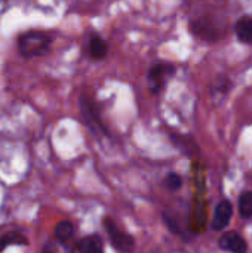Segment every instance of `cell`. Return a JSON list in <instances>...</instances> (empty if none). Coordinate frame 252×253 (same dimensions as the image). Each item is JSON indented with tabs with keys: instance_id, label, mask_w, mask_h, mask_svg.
<instances>
[{
	"instance_id": "9",
	"label": "cell",
	"mask_w": 252,
	"mask_h": 253,
	"mask_svg": "<svg viewBox=\"0 0 252 253\" xmlns=\"http://www.w3.org/2000/svg\"><path fill=\"white\" fill-rule=\"evenodd\" d=\"M89 55L92 59H104L108 53V43L98 34L91 36L89 39Z\"/></svg>"
},
{
	"instance_id": "11",
	"label": "cell",
	"mask_w": 252,
	"mask_h": 253,
	"mask_svg": "<svg viewBox=\"0 0 252 253\" xmlns=\"http://www.w3.org/2000/svg\"><path fill=\"white\" fill-rule=\"evenodd\" d=\"M28 240L21 231H9L0 236V253L10 246H27Z\"/></svg>"
},
{
	"instance_id": "16",
	"label": "cell",
	"mask_w": 252,
	"mask_h": 253,
	"mask_svg": "<svg viewBox=\"0 0 252 253\" xmlns=\"http://www.w3.org/2000/svg\"><path fill=\"white\" fill-rule=\"evenodd\" d=\"M230 89V80L229 79H220L214 83V89H212V95H226Z\"/></svg>"
},
{
	"instance_id": "6",
	"label": "cell",
	"mask_w": 252,
	"mask_h": 253,
	"mask_svg": "<svg viewBox=\"0 0 252 253\" xmlns=\"http://www.w3.org/2000/svg\"><path fill=\"white\" fill-rule=\"evenodd\" d=\"M218 245L223 251L232 253H247L248 251L245 239L233 231H227L226 234H223L218 240Z\"/></svg>"
},
{
	"instance_id": "13",
	"label": "cell",
	"mask_w": 252,
	"mask_h": 253,
	"mask_svg": "<svg viewBox=\"0 0 252 253\" xmlns=\"http://www.w3.org/2000/svg\"><path fill=\"white\" fill-rule=\"evenodd\" d=\"M239 215L242 218H252V191H245L239 197Z\"/></svg>"
},
{
	"instance_id": "8",
	"label": "cell",
	"mask_w": 252,
	"mask_h": 253,
	"mask_svg": "<svg viewBox=\"0 0 252 253\" xmlns=\"http://www.w3.org/2000/svg\"><path fill=\"white\" fill-rule=\"evenodd\" d=\"M236 37L244 44H252V18L251 16H242L236 21L235 25Z\"/></svg>"
},
{
	"instance_id": "3",
	"label": "cell",
	"mask_w": 252,
	"mask_h": 253,
	"mask_svg": "<svg viewBox=\"0 0 252 253\" xmlns=\"http://www.w3.org/2000/svg\"><path fill=\"white\" fill-rule=\"evenodd\" d=\"M175 74V67L169 62H157L149 70L147 79L151 93L157 95L166 84V82Z\"/></svg>"
},
{
	"instance_id": "2",
	"label": "cell",
	"mask_w": 252,
	"mask_h": 253,
	"mask_svg": "<svg viewBox=\"0 0 252 253\" xmlns=\"http://www.w3.org/2000/svg\"><path fill=\"white\" fill-rule=\"evenodd\" d=\"M104 228L108 234V239H110V243L111 246L122 253H131L135 248V239L125 233L123 230H120L117 227V224L111 219V218H104Z\"/></svg>"
},
{
	"instance_id": "5",
	"label": "cell",
	"mask_w": 252,
	"mask_h": 253,
	"mask_svg": "<svg viewBox=\"0 0 252 253\" xmlns=\"http://www.w3.org/2000/svg\"><path fill=\"white\" fill-rule=\"evenodd\" d=\"M233 216V206L229 200H223L217 205L212 221H211V228L215 231H223L227 228Z\"/></svg>"
},
{
	"instance_id": "14",
	"label": "cell",
	"mask_w": 252,
	"mask_h": 253,
	"mask_svg": "<svg viewBox=\"0 0 252 253\" xmlns=\"http://www.w3.org/2000/svg\"><path fill=\"white\" fill-rule=\"evenodd\" d=\"M43 253H73V249L67 246V243H62L59 240H50L45 245Z\"/></svg>"
},
{
	"instance_id": "15",
	"label": "cell",
	"mask_w": 252,
	"mask_h": 253,
	"mask_svg": "<svg viewBox=\"0 0 252 253\" xmlns=\"http://www.w3.org/2000/svg\"><path fill=\"white\" fill-rule=\"evenodd\" d=\"M165 185L169 191H178L181 187H183V178L175 173V172H171L168 173V176L165 178Z\"/></svg>"
},
{
	"instance_id": "4",
	"label": "cell",
	"mask_w": 252,
	"mask_h": 253,
	"mask_svg": "<svg viewBox=\"0 0 252 253\" xmlns=\"http://www.w3.org/2000/svg\"><path fill=\"white\" fill-rule=\"evenodd\" d=\"M190 30H192L193 36H196L198 39L205 40V42H215L221 37L220 28L209 18H201V19L192 21Z\"/></svg>"
},
{
	"instance_id": "12",
	"label": "cell",
	"mask_w": 252,
	"mask_h": 253,
	"mask_svg": "<svg viewBox=\"0 0 252 253\" xmlns=\"http://www.w3.org/2000/svg\"><path fill=\"white\" fill-rule=\"evenodd\" d=\"M74 236V225L70 221H61L56 224L55 227V239L62 242V243H68V240Z\"/></svg>"
},
{
	"instance_id": "1",
	"label": "cell",
	"mask_w": 252,
	"mask_h": 253,
	"mask_svg": "<svg viewBox=\"0 0 252 253\" xmlns=\"http://www.w3.org/2000/svg\"><path fill=\"white\" fill-rule=\"evenodd\" d=\"M52 43V36L45 31H27L18 39V50L24 58L45 55Z\"/></svg>"
},
{
	"instance_id": "10",
	"label": "cell",
	"mask_w": 252,
	"mask_h": 253,
	"mask_svg": "<svg viewBox=\"0 0 252 253\" xmlns=\"http://www.w3.org/2000/svg\"><path fill=\"white\" fill-rule=\"evenodd\" d=\"M79 253H104L102 240L98 236H86L77 243Z\"/></svg>"
},
{
	"instance_id": "7",
	"label": "cell",
	"mask_w": 252,
	"mask_h": 253,
	"mask_svg": "<svg viewBox=\"0 0 252 253\" xmlns=\"http://www.w3.org/2000/svg\"><path fill=\"white\" fill-rule=\"evenodd\" d=\"M80 105H82V114H83V119H85L86 125H88L91 129H94L95 132H104V133H105V127H104L102 123H101L100 114L97 113V108H95V105L89 101V98L83 96Z\"/></svg>"
}]
</instances>
